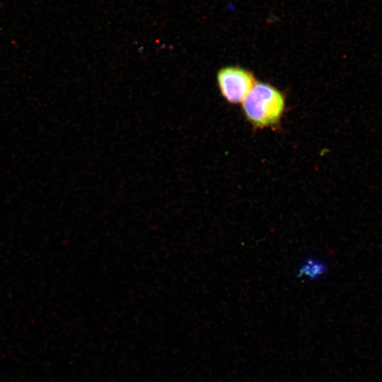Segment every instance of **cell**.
I'll return each instance as SVG.
<instances>
[{"instance_id":"obj_1","label":"cell","mask_w":382,"mask_h":382,"mask_svg":"<svg viewBox=\"0 0 382 382\" xmlns=\"http://www.w3.org/2000/svg\"><path fill=\"white\" fill-rule=\"evenodd\" d=\"M284 108L283 93L274 86L263 82H257L242 102L245 118L256 128L277 125Z\"/></svg>"},{"instance_id":"obj_3","label":"cell","mask_w":382,"mask_h":382,"mask_svg":"<svg viewBox=\"0 0 382 382\" xmlns=\"http://www.w3.org/2000/svg\"><path fill=\"white\" fill-rule=\"evenodd\" d=\"M328 272L327 262L315 256L305 258L297 267L296 277L311 281H318L324 277Z\"/></svg>"},{"instance_id":"obj_2","label":"cell","mask_w":382,"mask_h":382,"mask_svg":"<svg viewBox=\"0 0 382 382\" xmlns=\"http://www.w3.org/2000/svg\"><path fill=\"white\" fill-rule=\"evenodd\" d=\"M216 80L222 97L231 104L242 103L257 83L251 72L234 66L221 68Z\"/></svg>"}]
</instances>
